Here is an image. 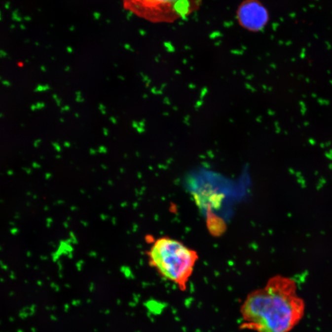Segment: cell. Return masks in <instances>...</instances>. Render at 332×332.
Returning <instances> with one entry per match:
<instances>
[{"label": "cell", "instance_id": "obj_1", "mask_svg": "<svg viewBox=\"0 0 332 332\" xmlns=\"http://www.w3.org/2000/svg\"><path fill=\"white\" fill-rule=\"evenodd\" d=\"M305 302L288 279H271L242 304L239 329L254 332H291L303 319Z\"/></svg>", "mask_w": 332, "mask_h": 332}, {"label": "cell", "instance_id": "obj_2", "mask_svg": "<svg viewBox=\"0 0 332 332\" xmlns=\"http://www.w3.org/2000/svg\"><path fill=\"white\" fill-rule=\"evenodd\" d=\"M147 256L150 265L166 280L185 291L198 259V254L176 239L162 237L149 248Z\"/></svg>", "mask_w": 332, "mask_h": 332}, {"label": "cell", "instance_id": "obj_3", "mask_svg": "<svg viewBox=\"0 0 332 332\" xmlns=\"http://www.w3.org/2000/svg\"><path fill=\"white\" fill-rule=\"evenodd\" d=\"M203 0H122L123 7L139 18L154 24H171L191 16Z\"/></svg>", "mask_w": 332, "mask_h": 332}, {"label": "cell", "instance_id": "obj_4", "mask_svg": "<svg viewBox=\"0 0 332 332\" xmlns=\"http://www.w3.org/2000/svg\"><path fill=\"white\" fill-rule=\"evenodd\" d=\"M236 19L243 29L258 32L268 24L269 14L259 0H243L236 10Z\"/></svg>", "mask_w": 332, "mask_h": 332}]
</instances>
